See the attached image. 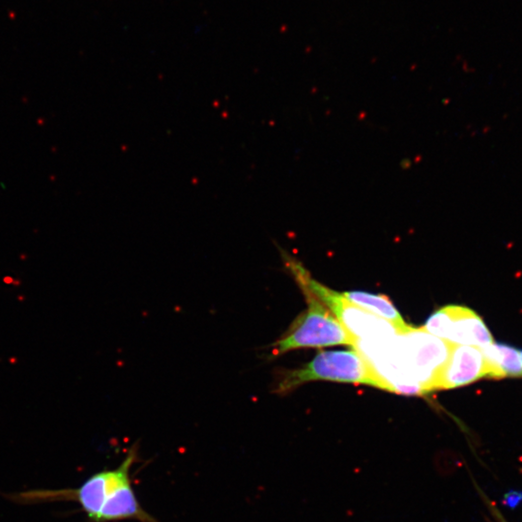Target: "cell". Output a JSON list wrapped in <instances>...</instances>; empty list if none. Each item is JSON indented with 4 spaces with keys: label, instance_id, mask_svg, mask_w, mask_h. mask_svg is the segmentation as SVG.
<instances>
[{
    "label": "cell",
    "instance_id": "cell-9",
    "mask_svg": "<svg viewBox=\"0 0 522 522\" xmlns=\"http://www.w3.org/2000/svg\"><path fill=\"white\" fill-rule=\"evenodd\" d=\"M400 166L402 169H408L411 167V161L408 159H403L400 162Z\"/></svg>",
    "mask_w": 522,
    "mask_h": 522
},
{
    "label": "cell",
    "instance_id": "cell-8",
    "mask_svg": "<svg viewBox=\"0 0 522 522\" xmlns=\"http://www.w3.org/2000/svg\"><path fill=\"white\" fill-rule=\"evenodd\" d=\"M520 499H521V498H520V493H519V492H518V493H517V492H510V493L506 496V502H507V504H508L509 506L512 507V506H514V505H517V504L519 503Z\"/></svg>",
    "mask_w": 522,
    "mask_h": 522
},
{
    "label": "cell",
    "instance_id": "cell-1",
    "mask_svg": "<svg viewBox=\"0 0 522 522\" xmlns=\"http://www.w3.org/2000/svg\"><path fill=\"white\" fill-rule=\"evenodd\" d=\"M137 460V446L134 445L118 467L92 475L77 488L29 492L23 494V499L75 501L91 522H159L142 508L133 488L131 469Z\"/></svg>",
    "mask_w": 522,
    "mask_h": 522
},
{
    "label": "cell",
    "instance_id": "cell-6",
    "mask_svg": "<svg viewBox=\"0 0 522 522\" xmlns=\"http://www.w3.org/2000/svg\"><path fill=\"white\" fill-rule=\"evenodd\" d=\"M341 294L349 304L392 324L398 334L407 333L412 329L386 296L363 291H349Z\"/></svg>",
    "mask_w": 522,
    "mask_h": 522
},
{
    "label": "cell",
    "instance_id": "cell-4",
    "mask_svg": "<svg viewBox=\"0 0 522 522\" xmlns=\"http://www.w3.org/2000/svg\"><path fill=\"white\" fill-rule=\"evenodd\" d=\"M422 329L452 344L483 348L494 341L482 317L463 306L450 305L435 311Z\"/></svg>",
    "mask_w": 522,
    "mask_h": 522
},
{
    "label": "cell",
    "instance_id": "cell-3",
    "mask_svg": "<svg viewBox=\"0 0 522 522\" xmlns=\"http://www.w3.org/2000/svg\"><path fill=\"white\" fill-rule=\"evenodd\" d=\"M309 309L301 313L286 333L273 344L271 354L280 356L290 350L336 344L356 346L357 338L323 304L306 296Z\"/></svg>",
    "mask_w": 522,
    "mask_h": 522
},
{
    "label": "cell",
    "instance_id": "cell-7",
    "mask_svg": "<svg viewBox=\"0 0 522 522\" xmlns=\"http://www.w3.org/2000/svg\"><path fill=\"white\" fill-rule=\"evenodd\" d=\"M480 349L485 358V377L505 378L522 376L520 350L495 341Z\"/></svg>",
    "mask_w": 522,
    "mask_h": 522
},
{
    "label": "cell",
    "instance_id": "cell-10",
    "mask_svg": "<svg viewBox=\"0 0 522 522\" xmlns=\"http://www.w3.org/2000/svg\"><path fill=\"white\" fill-rule=\"evenodd\" d=\"M520 356H521V360H522V350H520Z\"/></svg>",
    "mask_w": 522,
    "mask_h": 522
},
{
    "label": "cell",
    "instance_id": "cell-2",
    "mask_svg": "<svg viewBox=\"0 0 522 522\" xmlns=\"http://www.w3.org/2000/svg\"><path fill=\"white\" fill-rule=\"evenodd\" d=\"M315 380L373 386L392 392L391 387L357 349L321 352L301 369L280 373L273 392L286 395L299 386Z\"/></svg>",
    "mask_w": 522,
    "mask_h": 522
},
{
    "label": "cell",
    "instance_id": "cell-5",
    "mask_svg": "<svg viewBox=\"0 0 522 522\" xmlns=\"http://www.w3.org/2000/svg\"><path fill=\"white\" fill-rule=\"evenodd\" d=\"M485 377L484 354L480 348L450 344L449 356L435 378L433 391L468 385Z\"/></svg>",
    "mask_w": 522,
    "mask_h": 522
}]
</instances>
